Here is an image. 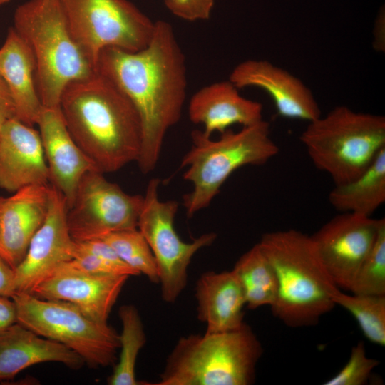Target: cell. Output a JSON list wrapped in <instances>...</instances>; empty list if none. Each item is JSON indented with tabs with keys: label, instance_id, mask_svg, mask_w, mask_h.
<instances>
[{
	"label": "cell",
	"instance_id": "cell-24",
	"mask_svg": "<svg viewBox=\"0 0 385 385\" xmlns=\"http://www.w3.org/2000/svg\"><path fill=\"white\" fill-rule=\"evenodd\" d=\"M232 270L241 284L249 309L271 307L274 304L279 287L277 276L258 243L238 259Z\"/></svg>",
	"mask_w": 385,
	"mask_h": 385
},
{
	"label": "cell",
	"instance_id": "cell-8",
	"mask_svg": "<svg viewBox=\"0 0 385 385\" xmlns=\"http://www.w3.org/2000/svg\"><path fill=\"white\" fill-rule=\"evenodd\" d=\"M11 298L17 323L73 350L91 367L115 363L119 334L108 322L93 320L68 302L44 299L26 292H16Z\"/></svg>",
	"mask_w": 385,
	"mask_h": 385
},
{
	"label": "cell",
	"instance_id": "cell-33",
	"mask_svg": "<svg viewBox=\"0 0 385 385\" xmlns=\"http://www.w3.org/2000/svg\"><path fill=\"white\" fill-rule=\"evenodd\" d=\"M16 292L14 270L0 257V297L11 298Z\"/></svg>",
	"mask_w": 385,
	"mask_h": 385
},
{
	"label": "cell",
	"instance_id": "cell-5",
	"mask_svg": "<svg viewBox=\"0 0 385 385\" xmlns=\"http://www.w3.org/2000/svg\"><path fill=\"white\" fill-rule=\"evenodd\" d=\"M263 348L245 322L223 332L182 337L156 385H250Z\"/></svg>",
	"mask_w": 385,
	"mask_h": 385
},
{
	"label": "cell",
	"instance_id": "cell-36",
	"mask_svg": "<svg viewBox=\"0 0 385 385\" xmlns=\"http://www.w3.org/2000/svg\"><path fill=\"white\" fill-rule=\"evenodd\" d=\"M10 1L11 0H0V6L5 4L9 3Z\"/></svg>",
	"mask_w": 385,
	"mask_h": 385
},
{
	"label": "cell",
	"instance_id": "cell-3",
	"mask_svg": "<svg viewBox=\"0 0 385 385\" xmlns=\"http://www.w3.org/2000/svg\"><path fill=\"white\" fill-rule=\"evenodd\" d=\"M278 279L272 314L291 328L312 327L331 312L337 287L311 237L294 229L262 235L258 242Z\"/></svg>",
	"mask_w": 385,
	"mask_h": 385
},
{
	"label": "cell",
	"instance_id": "cell-28",
	"mask_svg": "<svg viewBox=\"0 0 385 385\" xmlns=\"http://www.w3.org/2000/svg\"><path fill=\"white\" fill-rule=\"evenodd\" d=\"M353 294L385 295V220L379 219L375 241L349 289Z\"/></svg>",
	"mask_w": 385,
	"mask_h": 385
},
{
	"label": "cell",
	"instance_id": "cell-31",
	"mask_svg": "<svg viewBox=\"0 0 385 385\" xmlns=\"http://www.w3.org/2000/svg\"><path fill=\"white\" fill-rule=\"evenodd\" d=\"M168 9L185 21L207 20L210 17L215 0H164Z\"/></svg>",
	"mask_w": 385,
	"mask_h": 385
},
{
	"label": "cell",
	"instance_id": "cell-27",
	"mask_svg": "<svg viewBox=\"0 0 385 385\" xmlns=\"http://www.w3.org/2000/svg\"><path fill=\"white\" fill-rule=\"evenodd\" d=\"M101 239L113 247L126 265L146 276L151 282H159L154 256L138 227L114 232Z\"/></svg>",
	"mask_w": 385,
	"mask_h": 385
},
{
	"label": "cell",
	"instance_id": "cell-7",
	"mask_svg": "<svg viewBox=\"0 0 385 385\" xmlns=\"http://www.w3.org/2000/svg\"><path fill=\"white\" fill-rule=\"evenodd\" d=\"M310 160L335 185L362 174L385 148V118L336 106L309 122L300 135Z\"/></svg>",
	"mask_w": 385,
	"mask_h": 385
},
{
	"label": "cell",
	"instance_id": "cell-16",
	"mask_svg": "<svg viewBox=\"0 0 385 385\" xmlns=\"http://www.w3.org/2000/svg\"><path fill=\"white\" fill-rule=\"evenodd\" d=\"M51 190L48 184L33 185L0 196V257L14 270L47 215Z\"/></svg>",
	"mask_w": 385,
	"mask_h": 385
},
{
	"label": "cell",
	"instance_id": "cell-10",
	"mask_svg": "<svg viewBox=\"0 0 385 385\" xmlns=\"http://www.w3.org/2000/svg\"><path fill=\"white\" fill-rule=\"evenodd\" d=\"M160 180H149L138 221V229L145 238L154 256L161 287V296L173 303L185 289L188 268L194 255L216 240L214 232L203 234L191 242L181 240L174 227L178 210L175 200L159 198Z\"/></svg>",
	"mask_w": 385,
	"mask_h": 385
},
{
	"label": "cell",
	"instance_id": "cell-15",
	"mask_svg": "<svg viewBox=\"0 0 385 385\" xmlns=\"http://www.w3.org/2000/svg\"><path fill=\"white\" fill-rule=\"evenodd\" d=\"M228 80L239 90L253 87L265 91L282 117L310 122L322 115L311 90L299 78L267 60L240 62Z\"/></svg>",
	"mask_w": 385,
	"mask_h": 385
},
{
	"label": "cell",
	"instance_id": "cell-14",
	"mask_svg": "<svg viewBox=\"0 0 385 385\" xmlns=\"http://www.w3.org/2000/svg\"><path fill=\"white\" fill-rule=\"evenodd\" d=\"M127 275L96 274L63 263L29 292L37 297L73 304L94 321L107 323L128 279Z\"/></svg>",
	"mask_w": 385,
	"mask_h": 385
},
{
	"label": "cell",
	"instance_id": "cell-20",
	"mask_svg": "<svg viewBox=\"0 0 385 385\" xmlns=\"http://www.w3.org/2000/svg\"><path fill=\"white\" fill-rule=\"evenodd\" d=\"M0 78L13 99L15 118L33 127L43 108L36 86V61L31 48L13 27L0 48Z\"/></svg>",
	"mask_w": 385,
	"mask_h": 385
},
{
	"label": "cell",
	"instance_id": "cell-6",
	"mask_svg": "<svg viewBox=\"0 0 385 385\" xmlns=\"http://www.w3.org/2000/svg\"><path fill=\"white\" fill-rule=\"evenodd\" d=\"M192 145L183 156V178L192 190L183 196L188 217L208 207L227 179L245 165H261L279 153L270 134V123L264 119L243 126L239 131L226 130L217 139L195 130L191 133Z\"/></svg>",
	"mask_w": 385,
	"mask_h": 385
},
{
	"label": "cell",
	"instance_id": "cell-12",
	"mask_svg": "<svg viewBox=\"0 0 385 385\" xmlns=\"http://www.w3.org/2000/svg\"><path fill=\"white\" fill-rule=\"evenodd\" d=\"M379 219L340 212L311 237L335 284L349 291L375 241Z\"/></svg>",
	"mask_w": 385,
	"mask_h": 385
},
{
	"label": "cell",
	"instance_id": "cell-11",
	"mask_svg": "<svg viewBox=\"0 0 385 385\" xmlns=\"http://www.w3.org/2000/svg\"><path fill=\"white\" fill-rule=\"evenodd\" d=\"M143 202V195L128 194L103 173L90 170L81 179L68 208L70 234L81 242L137 228Z\"/></svg>",
	"mask_w": 385,
	"mask_h": 385
},
{
	"label": "cell",
	"instance_id": "cell-26",
	"mask_svg": "<svg viewBox=\"0 0 385 385\" xmlns=\"http://www.w3.org/2000/svg\"><path fill=\"white\" fill-rule=\"evenodd\" d=\"M333 301L354 317L369 342L385 345V295L349 294L339 289Z\"/></svg>",
	"mask_w": 385,
	"mask_h": 385
},
{
	"label": "cell",
	"instance_id": "cell-34",
	"mask_svg": "<svg viewBox=\"0 0 385 385\" xmlns=\"http://www.w3.org/2000/svg\"><path fill=\"white\" fill-rule=\"evenodd\" d=\"M15 117V106L5 82L0 78V132L4 123Z\"/></svg>",
	"mask_w": 385,
	"mask_h": 385
},
{
	"label": "cell",
	"instance_id": "cell-30",
	"mask_svg": "<svg viewBox=\"0 0 385 385\" xmlns=\"http://www.w3.org/2000/svg\"><path fill=\"white\" fill-rule=\"evenodd\" d=\"M76 242L80 247L90 252L104 261L117 274L128 277L140 274L137 271L126 265L113 247L104 240L95 238Z\"/></svg>",
	"mask_w": 385,
	"mask_h": 385
},
{
	"label": "cell",
	"instance_id": "cell-4",
	"mask_svg": "<svg viewBox=\"0 0 385 385\" xmlns=\"http://www.w3.org/2000/svg\"><path fill=\"white\" fill-rule=\"evenodd\" d=\"M13 28L34 53L43 107L59 108L66 87L96 71L73 38L59 0L21 4L15 10Z\"/></svg>",
	"mask_w": 385,
	"mask_h": 385
},
{
	"label": "cell",
	"instance_id": "cell-9",
	"mask_svg": "<svg viewBox=\"0 0 385 385\" xmlns=\"http://www.w3.org/2000/svg\"><path fill=\"white\" fill-rule=\"evenodd\" d=\"M59 1L73 38L95 69L103 49L135 52L152 38L155 21L128 0Z\"/></svg>",
	"mask_w": 385,
	"mask_h": 385
},
{
	"label": "cell",
	"instance_id": "cell-23",
	"mask_svg": "<svg viewBox=\"0 0 385 385\" xmlns=\"http://www.w3.org/2000/svg\"><path fill=\"white\" fill-rule=\"evenodd\" d=\"M328 198L340 212L371 217L385 202V148L359 176L335 185Z\"/></svg>",
	"mask_w": 385,
	"mask_h": 385
},
{
	"label": "cell",
	"instance_id": "cell-29",
	"mask_svg": "<svg viewBox=\"0 0 385 385\" xmlns=\"http://www.w3.org/2000/svg\"><path fill=\"white\" fill-rule=\"evenodd\" d=\"M379 361L367 356L364 343L357 342L351 350L349 358L342 369L324 385H364Z\"/></svg>",
	"mask_w": 385,
	"mask_h": 385
},
{
	"label": "cell",
	"instance_id": "cell-35",
	"mask_svg": "<svg viewBox=\"0 0 385 385\" xmlns=\"http://www.w3.org/2000/svg\"><path fill=\"white\" fill-rule=\"evenodd\" d=\"M16 309L12 298L0 297V334L16 323Z\"/></svg>",
	"mask_w": 385,
	"mask_h": 385
},
{
	"label": "cell",
	"instance_id": "cell-17",
	"mask_svg": "<svg viewBox=\"0 0 385 385\" xmlns=\"http://www.w3.org/2000/svg\"><path fill=\"white\" fill-rule=\"evenodd\" d=\"M36 125L48 169L49 183L63 194L68 208L82 177L97 169L73 139L59 108L43 107Z\"/></svg>",
	"mask_w": 385,
	"mask_h": 385
},
{
	"label": "cell",
	"instance_id": "cell-18",
	"mask_svg": "<svg viewBox=\"0 0 385 385\" xmlns=\"http://www.w3.org/2000/svg\"><path fill=\"white\" fill-rule=\"evenodd\" d=\"M49 183L39 131L12 118L0 132V188L14 192Z\"/></svg>",
	"mask_w": 385,
	"mask_h": 385
},
{
	"label": "cell",
	"instance_id": "cell-1",
	"mask_svg": "<svg viewBox=\"0 0 385 385\" xmlns=\"http://www.w3.org/2000/svg\"><path fill=\"white\" fill-rule=\"evenodd\" d=\"M96 70L110 79L130 100L142 126L137 161L143 174L158 164L165 135L180 120L187 91L185 58L173 27L155 21L149 43L128 52L103 49Z\"/></svg>",
	"mask_w": 385,
	"mask_h": 385
},
{
	"label": "cell",
	"instance_id": "cell-32",
	"mask_svg": "<svg viewBox=\"0 0 385 385\" xmlns=\"http://www.w3.org/2000/svg\"><path fill=\"white\" fill-rule=\"evenodd\" d=\"M68 262L80 270L92 274H118L99 257L80 247L77 242L73 257Z\"/></svg>",
	"mask_w": 385,
	"mask_h": 385
},
{
	"label": "cell",
	"instance_id": "cell-13",
	"mask_svg": "<svg viewBox=\"0 0 385 385\" xmlns=\"http://www.w3.org/2000/svg\"><path fill=\"white\" fill-rule=\"evenodd\" d=\"M67 211L64 196L51 186L47 215L33 236L24 259L14 270L16 292H30L58 267L73 259L76 242L68 230Z\"/></svg>",
	"mask_w": 385,
	"mask_h": 385
},
{
	"label": "cell",
	"instance_id": "cell-25",
	"mask_svg": "<svg viewBox=\"0 0 385 385\" xmlns=\"http://www.w3.org/2000/svg\"><path fill=\"white\" fill-rule=\"evenodd\" d=\"M122 331L119 334L118 361L108 379L111 385L145 384L136 379L135 365L138 355L146 342L143 324L137 308L125 304L119 309Z\"/></svg>",
	"mask_w": 385,
	"mask_h": 385
},
{
	"label": "cell",
	"instance_id": "cell-2",
	"mask_svg": "<svg viewBox=\"0 0 385 385\" xmlns=\"http://www.w3.org/2000/svg\"><path fill=\"white\" fill-rule=\"evenodd\" d=\"M74 141L102 173L138 161L142 146L139 115L127 96L96 71L69 83L59 103Z\"/></svg>",
	"mask_w": 385,
	"mask_h": 385
},
{
	"label": "cell",
	"instance_id": "cell-21",
	"mask_svg": "<svg viewBox=\"0 0 385 385\" xmlns=\"http://www.w3.org/2000/svg\"><path fill=\"white\" fill-rule=\"evenodd\" d=\"M60 362L78 369L85 364L75 351L15 323L0 334V380L14 378L24 369L43 362Z\"/></svg>",
	"mask_w": 385,
	"mask_h": 385
},
{
	"label": "cell",
	"instance_id": "cell-19",
	"mask_svg": "<svg viewBox=\"0 0 385 385\" xmlns=\"http://www.w3.org/2000/svg\"><path fill=\"white\" fill-rule=\"evenodd\" d=\"M262 105L240 95L229 80L212 83L196 91L188 104L192 123L201 125L202 132L223 133L233 125L247 126L263 120Z\"/></svg>",
	"mask_w": 385,
	"mask_h": 385
},
{
	"label": "cell",
	"instance_id": "cell-22",
	"mask_svg": "<svg viewBox=\"0 0 385 385\" xmlns=\"http://www.w3.org/2000/svg\"><path fill=\"white\" fill-rule=\"evenodd\" d=\"M195 297L197 318L206 324L205 332H227L245 323V298L232 270L203 273L197 282Z\"/></svg>",
	"mask_w": 385,
	"mask_h": 385
}]
</instances>
